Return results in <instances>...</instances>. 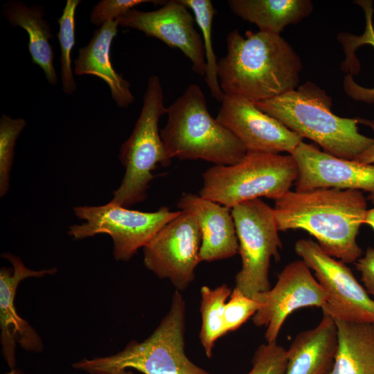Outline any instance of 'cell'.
I'll return each instance as SVG.
<instances>
[{
	"mask_svg": "<svg viewBox=\"0 0 374 374\" xmlns=\"http://www.w3.org/2000/svg\"><path fill=\"white\" fill-rule=\"evenodd\" d=\"M177 208L197 220L202 237L201 262L227 259L239 253L231 208L191 193H182Z\"/></svg>",
	"mask_w": 374,
	"mask_h": 374,
	"instance_id": "17",
	"label": "cell"
},
{
	"mask_svg": "<svg viewBox=\"0 0 374 374\" xmlns=\"http://www.w3.org/2000/svg\"><path fill=\"white\" fill-rule=\"evenodd\" d=\"M236 16L254 24L259 31L280 35L284 28L308 17L313 10L310 0H229Z\"/></svg>",
	"mask_w": 374,
	"mask_h": 374,
	"instance_id": "23",
	"label": "cell"
},
{
	"mask_svg": "<svg viewBox=\"0 0 374 374\" xmlns=\"http://www.w3.org/2000/svg\"><path fill=\"white\" fill-rule=\"evenodd\" d=\"M201 242L196 217L181 211L143 248L144 265L159 278L169 280L176 290L184 291L193 282L201 262Z\"/></svg>",
	"mask_w": 374,
	"mask_h": 374,
	"instance_id": "11",
	"label": "cell"
},
{
	"mask_svg": "<svg viewBox=\"0 0 374 374\" xmlns=\"http://www.w3.org/2000/svg\"><path fill=\"white\" fill-rule=\"evenodd\" d=\"M26 125L22 118H12L2 114L0 118V196L9 190L10 172L15 155L16 140Z\"/></svg>",
	"mask_w": 374,
	"mask_h": 374,
	"instance_id": "27",
	"label": "cell"
},
{
	"mask_svg": "<svg viewBox=\"0 0 374 374\" xmlns=\"http://www.w3.org/2000/svg\"><path fill=\"white\" fill-rule=\"evenodd\" d=\"M193 12L201 30L206 62L205 81L211 93L217 101L222 100V92L217 78V62L212 44V26L215 9L210 0H181Z\"/></svg>",
	"mask_w": 374,
	"mask_h": 374,
	"instance_id": "25",
	"label": "cell"
},
{
	"mask_svg": "<svg viewBox=\"0 0 374 374\" xmlns=\"http://www.w3.org/2000/svg\"><path fill=\"white\" fill-rule=\"evenodd\" d=\"M298 175L290 154L247 152L235 164L208 168L199 195L230 208L261 197L276 201L290 190Z\"/></svg>",
	"mask_w": 374,
	"mask_h": 374,
	"instance_id": "6",
	"label": "cell"
},
{
	"mask_svg": "<svg viewBox=\"0 0 374 374\" xmlns=\"http://www.w3.org/2000/svg\"><path fill=\"white\" fill-rule=\"evenodd\" d=\"M337 348V329L335 319L323 312L318 325L299 332L287 352L284 374H328Z\"/></svg>",
	"mask_w": 374,
	"mask_h": 374,
	"instance_id": "20",
	"label": "cell"
},
{
	"mask_svg": "<svg viewBox=\"0 0 374 374\" xmlns=\"http://www.w3.org/2000/svg\"><path fill=\"white\" fill-rule=\"evenodd\" d=\"M164 2L154 0H102L93 7L89 20L94 26L100 27L108 21L116 20L139 5L148 3L163 4Z\"/></svg>",
	"mask_w": 374,
	"mask_h": 374,
	"instance_id": "30",
	"label": "cell"
},
{
	"mask_svg": "<svg viewBox=\"0 0 374 374\" xmlns=\"http://www.w3.org/2000/svg\"><path fill=\"white\" fill-rule=\"evenodd\" d=\"M12 269L3 267L0 269V329L3 356L11 368H15V348L18 344L28 352L39 353L44 348L42 339L36 330L17 313L15 299L19 283L28 278H42L53 275L56 268L33 270L28 268L19 256L4 253Z\"/></svg>",
	"mask_w": 374,
	"mask_h": 374,
	"instance_id": "16",
	"label": "cell"
},
{
	"mask_svg": "<svg viewBox=\"0 0 374 374\" xmlns=\"http://www.w3.org/2000/svg\"><path fill=\"white\" fill-rule=\"evenodd\" d=\"M118 26L116 19L103 24L93 32L89 43L78 49L74 72L77 75H91L102 79L109 86L117 106L126 108L134 101L131 85L115 71L110 60L111 45Z\"/></svg>",
	"mask_w": 374,
	"mask_h": 374,
	"instance_id": "19",
	"label": "cell"
},
{
	"mask_svg": "<svg viewBox=\"0 0 374 374\" xmlns=\"http://www.w3.org/2000/svg\"><path fill=\"white\" fill-rule=\"evenodd\" d=\"M112 374H134L131 370H124Z\"/></svg>",
	"mask_w": 374,
	"mask_h": 374,
	"instance_id": "34",
	"label": "cell"
},
{
	"mask_svg": "<svg viewBox=\"0 0 374 374\" xmlns=\"http://www.w3.org/2000/svg\"><path fill=\"white\" fill-rule=\"evenodd\" d=\"M216 120L229 130L247 152L291 154L303 138L254 103L224 95Z\"/></svg>",
	"mask_w": 374,
	"mask_h": 374,
	"instance_id": "14",
	"label": "cell"
},
{
	"mask_svg": "<svg viewBox=\"0 0 374 374\" xmlns=\"http://www.w3.org/2000/svg\"><path fill=\"white\" fill-rule=\"evenodd\" d=\"M290 154L299 167L296 191L356 190L366 192L374 204V164L338 158L303 141Z\"/></svg>",
	"mask_w": 374,
	"mask_h": 374,
	"instance_id": "15",
	"label": "cell"
},
{
	"mask_svg": "<svg viewBox=\"0 0 374 374\" xmlns=\"http://www.w3.org/2000/svg\"><path fill=\"white\" fill-rule=\"evenodd\" d=\"M6 374H23V373L21 371L13 368L11 369V371Z\"/></svg>",
	"mask_w": 374,
	"mask_h": 374,
	"instance_id": "35",
	"label": "cell"
},
{
	"mask_svg": "<svg viewBox=\"0 0 374 374\" xmlns=\"http://www.w3.org/2000/svg\"><path fill=\"white\" fill-rule=\"evenodd\" d=\"M261 307L258 301L234 287L224 305L223 319L226 332L238 330Z\"/></svg>",
	"mask_w": 374,
	"mask_h": 374,
	"instance_id": "28",
	"label": "cell"
},
{
	"mask_svg": "<svg viewBox=\"0 0 374 374\" xmlns=\"http://www.w3.org/2000/svg\"><path fill=\"white\" fill-rule=\"evenodd\" d=\"M3 15L15 27L24 29L28 35V48L32 63L44 71L46 80L55 85L57 75L54 67V52L50 39L53 38L44 10L38 5L28 6L19 1H10L3 6Z\"/></svg>",
	"mask_w": 374,
	"mask_h": 374,
	"instance_id": "21",
	"label": "cell"
},
{
	"mask_svg": "<svg viewBox=\"0 0 374 374\" xmlns=\"http://www.w3.org/2000/svg\"><path fill=\"white\" fill-rule=\"evenodd\" d=\"M119 26L143 32L167 46L179 49L192 63L193 71L205 76L206 62L203 40L195 28V19L181 0L165 1L152 11L133 8L116 19Z\"/></svg>",
	"mask_w": 374,
	"mask_h": 374,
	"instance_id": "13",
	"label": "cell"
},
{
	"mask_svg": "<svg viewBox=\"0 0 374 374\" xmlns=\"http://www.w3.org/2000/svg\"><path fill=\"white\" fill-rule=\"evenodd\" d=\"M75 215L85 222L69 227L75 240L100 233L110 235L113 256L116 260L128 261L180 211H172L162 206L154 212L131 210L112 201L101 206H80L73 208Z\"/></svg>",
	"mask_w": 374,
	"mask_h": 374,
	"instance_id": "9",
	"label": "cell"
},
{
	"mask_svg": "<svg viewBox=\"0 0 374 374\" xmlns=\"http://www.w3.org/2000/svg\"><path fill=\"white\" fill-rule=\"evenodd\" d=\"M226 54L217 62V78L226 96L253 103L298 87L300 57L280 35L238 30L226 37Z\"/></svg>",
	"mask_w": 374,
	"mask_h": 374,
	"instance_id": "1",
	"label": "cell"
},
{
	"mask_svg": "<svg viewBox=\"0 0 374 374\" xmlns=\"http://www.w3.org/2000/svg\"><path fill=\"white\" fill-rule=\"evenodd\" d=\"M167 122L160 130L169 156L231 166L247 154L244 144L211 115L200 87L190 84L167 107Z\"/></svg>",
	"mask_w": 374,
	"mask_h": 374,
	"instance_id": "4",
	"label": "cell"
},
{
	"mask_svg": "<svg viewBox=\"0 0 374 374\" xmlns=\"http://www.w3.org/2000/svg\"><path fill=\"white\" fill-rule=\"evenodd\" d=\"M335 321L337 348L328 374H374V323Z\"/></svg>",
	"mask_w": 374,
	"mask_h": 374,
	"instance_id": "22",
	"label": "cell"
},
{
	"mask_svg": "<svg viewBox=\"0 0 374 374\" xmlns=\"http://www.w3.org/2000/svg\"><path fill=\"white\" fill-rule=\"evenodd\" d=\"M232 290L226 284L215 288L206 285L201 287V328L199 337L208 358L213 355L215 341L226 334L224 325V310Z\"/></svg>",
	"mask_w": 374,
	"mask_h": 374,
	"instance_id": "24",
	"label": "cell"
},
{
	"mask_svg": "<svg viewBox=\"0 0 374 374\" xmlns=\"http://www.w3.org/2000/svg\"><path fill=\"white\" fill-rule=\"evenodd\" d=\"M254 104L303 139L312 140L324 152L338 158L353 160L374 141L359 133L360 120L335 115L331 110V97L311 82Z\"/></svg>",
	"mask_w": 374,
	"mask_h": 374,
	"instance_id": "3",
	"label": "cell"
},
{
	"mask_svg": "<svg viewBox=\"0 0 374 374\" xmlns=\"http://www.w3.org/2000/svg\"><path fill=\"white\" fill-rule=\"evenodd\" d=\"M287 363V349L276 342H266L255 350L251 368L246 374H284Z\"/></svg>",
	"mask_w": 374,
	"mask_h": 374,
	"instance_id": "29",
	"label": "cell"
},
{
	"mask_svg": "<svg viewBox=\"0 0 374 374\" xmlns=\"http://www.w3.org/2000/svg\"><path fill=\"white\" fill-rule=\"evenodd\" d=\"M252 298L262 305L252 317L253 323L266 328L267 343L276 342L285 319L293 312L305 307L322 308L326 303L324 291L302 260L287 264L273 287Z\"/></svg>",
	"mask_w": 374,
	"mask_h": 374,
	"instance_id": "12",
	"label": "cell"
},
{
	"mask_svg": "<svg viewBox=\"0 0 374 374\" xmlns=\"http://www.w3.org/2000/svg\"><path fill=\"white\" fill-rule=\"evenodd\" d=\"M296 254L314 271L326 295L323 312L335 319L374 323V300L357 281L346 263L326 253L310 239H300Z\"/></svg>",
	"mask_w": 374,
	"mask_h": 374,
	"instance_id": "10",
	"label": "cell"
},
{
	"mask_svg": "<svg viewBox=\"0 0 374 374\" xmlns=\"http://www.w3.org/2000/svg\"><path fill=\"white\" fill-rule=\"evenodd\" d=\"M353 160L363 163L373 164L374 141L366 150H364L362 153L356 157Z\"/></svg>",
	"mask_w": 374,
	"mask_h": 374,
	"instance_id": "32",
	"label": "cell"
},
{
	"mask_svg": "<svg viewBox=\"0 0 374 374\" xmlns=\"http://www.w3.org/2000/svg\"><path fill=\"white\" fill-rule=\"evenodd\" d=\"M355 264L361 274L365 290L374 300V248L368 247L364 256L360 257Z\"/></svg>",
	"mask_w": 374,
	"mask_h": 374,
	"instance_id": "31",
	"label": "cell"
},
{
	"mask_svg": "<svg viewBox=\"0 0 374 374\" xmlns=\"http://www.w3.org/2000/svg\"><path fill=\"white\" fill-rule=\"evenodd\" d=\"M273 208L278 231L304 230L326 253L346 264L355 263L362 256L357 236L368 210L362 191L290 190L275 201Z\"/></svg>",
	"mask_w": 374,
	"mask_h": 374,
	"instance_id": "2",
	"label": "cell"
},
{
	"mask_svg": "<svg viewBox=\"0 0 374 374\" xmlns=\"http://www.w3.org/2000/svg\"><path fill=\"white\" fill-rule=\"evenodd\" d=\"M364 224L370 226L374 231V208L367 210Z\"/></svg>",
	"mask_w": 374,
	"mask_h": 374,
	"instance_id": "33",
	"label": "cell"
},
{
	"mask_svg": "<svg viewBox=\"0 0 374 374\" xmlns=\"http://www.w3.org/2000/svg\"><path fill=\"white\" fill-rule=\"evenodd\" d=\"M186 302L175 291L170 308L152 334L132 341L117 353L82 359L72 366L89 374H112L136 370L143 374H211L194 364L185 353Z\"/></svg>",
	"mask_w": 374,
	"mask_h": 374,
	"instance_id": "5",
	"label": "cell"
},
{
	"mask_svg": "<svg viewBox=\"0 0 374 374\" xmlns=\"http://www.w3.org/2000/svg\"><path fill=\"white\" fill-rule=\"evenodd\" d=\"M80 3V0H67L62 15L57 19L59 25L57 36L61 52L62 91L68 95L76 90L71 66V51L75 44V10Z\"/></svg>",
	"mask_w": 374,
	"mask_h": 374,
	"instance_id": "26",
	"label": "cell"
},
{
	"mask_svg": "<svg viewBox=\"0 0 374 374\" xmlns=\"http://www.w3.org/2000/svg\"><path fill=\"white\" fill-rule=\"evenodd\" d=\"M159 78L149 77L143 106L132 132L122 144L119 160L125 174L119 187L113 192L112 202L125 208L143 202L158 167L169 166L172 158L168 154L159 130L161 117L166 114Z\"/></svg>",
	"mask_w": 374,
	"mask_h": 374,
	"instance_id": "7",
	"label": "cell"
},
{
	"mask_svg": "<svg viewBox=\"0 0 374 374\" xmlns=\"http://www.w3.org/2000/svg\"><path fill=\"white\" fill-rule=\"evenodd\" d=\"M363 9L366 19L362 35L341 33L337 36L344 48L346 59L341 64L344 71H349L344 80V89L353 99L374 103V28L373 1H355Z\"/></svg>",
	"mask_w": 374,
	"mask_h": 374,
	"instance_id": "18",
	"label": "cell"
},
{
	"mask_svg": "<svg viewBox=\"0 0 374 374\" xmlns=\"http://www.w3.org/2000/svg\"><path fill=\"white\" fill-rule=\"evenodd\" d=\"M241 257V269L235 276V287L252 298L271 288L270 260L280 259L282 242L274 208L260 198L231 208Z\"/></svg>",
	"mask_w": 374,
	"mask_h": 374,
	"instance_id": "8",
	"label": "cell"
}]
</instances>
